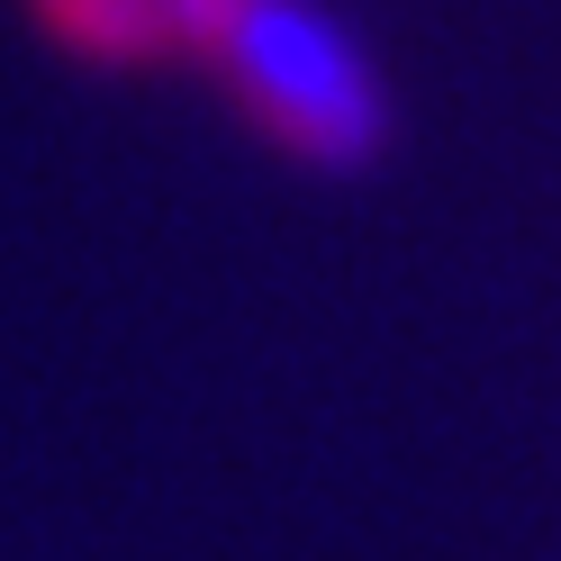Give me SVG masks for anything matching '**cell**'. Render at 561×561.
<instances>
[{
    "instance_id": "7a4b0ae2",
    "label": "cell",
    "mask_w": 561,
    "mask_h": 561,
    "mask_svg": "<svg viewBox=\"0 0 561 561\" xmlns=\"http://www.w3.org/2000/svg\"><path fill=\"white\" fill-rule=\"evenodd\" d=\"M19 10L82 73H208L254 0H19Z\"/></svg>"
},
{
    "instance_id": "6da1fadb",
    "label": "cell",
    "mask_w": 561,
    "mask_h": 561,
    "mask_svg": "<svg viewBox=\"0 0 561 561\" xmlns=\"http://www.w3.org/2000/svg\"><path fill=\"white\" fill-rule=\"evenodd\" d=\"M208 82L227 91V110L263 136L272 154L308 172H354L390 136V100L363 46L318 10V0H254L236 19L227 55L208 64Z\"/></svg>"
}]
</instances>
